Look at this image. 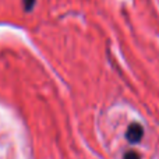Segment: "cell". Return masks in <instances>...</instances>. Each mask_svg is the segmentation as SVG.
I'll return each instance as SVG.
<instances>
[{
	"label": "cell",
	"instance_id": "cell-1",
	"mask_svg": "<svg viewBox=\"0 0 159 159\" xmlns=\"http://www.w3.org/2000/svg\"><path fill=\"white\" fill-rule=\"evenodd\" d=\"M143 135H144V129H143V126L138 123H133L126 133L127 140H129L131 144L138 143V141L143 138Z\"/></svg>",
	"mask_w": 159,
	"mask_h": 159
},
{
	"label": "cell",
	"instance_id": "cell-2",
	"mask_svg": "<svg viewBox=\"0 0 159 159\" xmlns=\"http://www.w3.org/2000/svg\"><path fill=\"white\" fill-rule=\"evenodd\" d=\"M22 3H24L25 11H30L34 7V4H35V0H22Z\"/></svg>",
	"mask_w": 159,
	"mask_h": 159
},
{
	"label": "cell",
	"instance_id": "cell-3",
	"mask_svg": "<svg viewBox=\"0 0 159 159\" xmlns=\"http://www.w3.org/2000/svg\"><path fill=\"white\" fill-rule=\"evenodd\" d=\"M123 159H140V157H138V155L135 154V152L130 151V152H127V154H124Z\"/></svg>",
	"mask_w": 159,
	"mask_h": 159
}]
</instances>
